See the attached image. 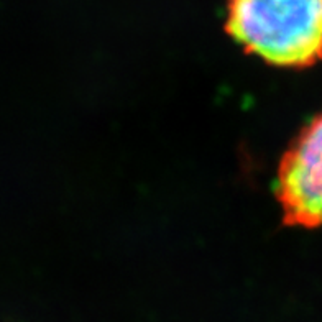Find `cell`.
Wrapping results in <instances>:
<instances>
[{
    "label": "cell",
    "mask_w": 322,
    "mask_h": 322,
    "mask_svg": "<svg viewBox=\"0 0 322 322\" xmlns=\"http://www.w3.org/2000/svg\"><path fill=\"white\" fill-rule=\"evenodd\" d=\"M225 32L280 67L322 61V0H228Z\"/></svg>",
    "instance_id": "6da1fadb"
},
{
    "label": "cell",
    "mask_w": 322,
    "mask_h": 322,
    "mask_svg": "<svg viewBox=\"0 0 322 322\" xmlns=\"http://www.w3.org/2000/svg\"><path fill=\"white\" fill-rule=\"evenodd\" d=\"M283 222L290 227L322 225V114L296 136L283 155L276 176Z\"/></svg>",
    "instance_id": "7a4b0ae2"
}]
</instances>
